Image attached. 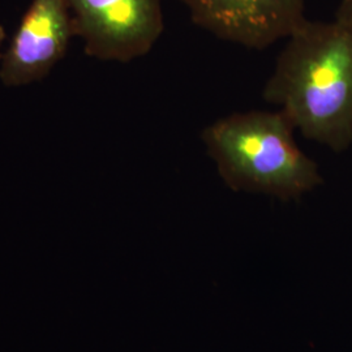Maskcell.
<instances>
[{"instance_id":"277c9868","label":"cell","mask_w":352,"mask_h":352,"mask_svg":"<svg viewBox=\"0 0 352 352\" xmlns=\"http://www.w3.org/2000/svg\"><path fill=\"white\" fill-rule=\"evenodd\" d=\"M204 30L248 49L264 50L302 25L305 0H182Z\"/></svg>"},{"instance_id":"7a4b0ae2","label":"cell","mask_w":352,"mask_h":352,"mask_svg":"<svg viewBox=\"0 0 352 352\" xmlns=\"http://www.w3.org/2000/svg\"><path fill=\"white\" fill-rule=\"evenodd\" d=\"M295 131L279 110H251L215 120L201 139L227 187L287 201L322 184L318 166L299 148Z\"/></svg>"},{"instance_id":"5b68a950","label":"cell","mask_w":352,"mask_h":352,"mask_svg":"<svg viewBox=\"0 0 352 352\" xmlns=\"http://www.w3.org/2000/svg\"><path fill=\"white\" fill-rule=\"evenodd\" d=\"M76 37L65 0H33L0 60L6 87H23L43 80L59 63Z\"/></svg>"},{"instance_id":"6da1fadb","label":"cell","mask_w":352,"mask_h":352,"mask_svg":"<svg viewBox=\"0 0 352 352\" xmlns=\"http://www.w3.org/2000/svg\"><path fill=\"white\" fill-rule=\"evenodd\" d=\"M265 85V101L277 106L304 138L334 153L352 144V30L333 21L305 20L286 38Z\"/></svg>"},{"instance_id":"3957f363","label":"cell","mask_w":352,"mask_h":352,"mask_svg":"<svg viewBox=\"0 0 352 352\" xmlns=\"http://www.w3.org/2000/svg\"><path fill=\"white\" fill-rule=\"evenodd\" d=\"M89 56L126 63L146 55L164 32L162 0H65Z\"/></svg>"},{"instance_id":"52a82bcc","label":"cell","mask_w":352,"mask_h":352,"mask_svg":"<svg viewBox=\"0 0 352 352\" xmlns=\"http://www.w3.org/2000/svg\"><path fill=\"white\" fill-rule=\"evenodd\" d=\"M6 39V30L4 28L0 25V60H1V56H3V52H1V46H3V42Z\"/></svg>"},{"instance_id":"8992f818","label":"cell","mask_w":352,"mask_h":352,"mask_svg":"<svg viewBox=\"0 0 352 352\" xmlns=\"http://www.w3.org/2000/svg\"><path fill=\"white\" fill-rule=\"evenodd\" d=\"M336 20L352 30V0H340Z\"/></svg>"}]
</instances>
